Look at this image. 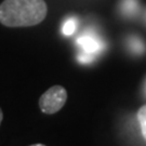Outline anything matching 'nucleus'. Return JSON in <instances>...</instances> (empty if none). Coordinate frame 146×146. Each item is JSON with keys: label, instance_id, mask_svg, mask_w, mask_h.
<instances>
[{"label": "nucleus", "instance_id": "f257e3e1", "mask_svg": "<svg viewBox=\"0 0 146 146\" xmlns=\"http://www.w3.org/2000/svg\"><path fill=\"white\" fill-rule=\"evenodd\" d=\"M44 0H3L0 23L7 27H28L41 23L47 16Z\"/></svg>", "mask_w": 146, "mask_h": 146}, {"label": "nucleus", "instance_id": "f03ea898", "mask_svg": "<svg viewBox=\"0 0 146 146\" xmlns=\"http://www.w3.org/2000/svg\"><path fill=\"white\" fill-rule=\"evenodd\" d=\"M67 101V91L62 86H53L49 88L39 99V107L42 113L52 115L58 113Z\"/></svg>", "mask_w": 146, "mask_h": 146}, {"label": "nucleus", "instance_id": "7ed1b4c3", "mask_svg": "<svg viewBox=\"0 0 146 146\" xmlns=\"http://www.w3.org/2000/svg\"><path fill=\"white\" fill-rule=\"evenodd\" d=\"M77 43H78V46L81 47L84 53L93 55V56L95 54H98L102 49L101 41L95 36L89 35V34L79 37L77 39Z\"/></svg>", "mask_w": 146, "mask_h": 146}, {"label": "nucleus", "instance_id": "20e7f679", "mask_svg": "<svg viewBox=\"0 0 146 146\" xmlns=\"http://www.w3.org/2000/svg\"><path fill=\"white\" fill-rule=\"evenodd\" d=\"M121 9L127 15H133L137 12V9H139L137 1L136 0H123Z\"/></svg>", "mask_w": 146, "mask_h": 146}, {"label": "nucleus", "instance_id": "39448f33", "mask_svg": "<svg viewBox=\"0 0 146 146\" xmlns=\"http://www.w3.org/2000/svg\"><path fill=\"white\" fill-rule=\"evenodd\" d=\"M77 20L75 19V17H69L67 19L66 21L64 22V24H63V28H62V31L63 34L65 35V36H70V35H73L75 31H76V28H77Z\"/></svg>", "mask_w": 146, "mask_h": 146}, {"label": "nucleus", "instance_id": "423d86ee", "mask_svg": "<svg viewBox=\"0 0 146 146\" xmlns=\"http://www.w3.org/2000/svg\"><path fill=\"white\" fill-rule=\"evenodd\" d=\"M137 120L142 129V134L146 140V105H143L137 111Z\"/></svg>", "mask_w": 146, "mask_h": 146}, {"label": "nucleus", "instance_id": "0eeeda50", "mask_svg": "<svg viewBox=\"0 0 146 146\" xmlns=\"http://www.w3.org/2000/svg\"><path fill=\"white\" fill-rule=\"evenodd\" d=\"M130 47L135 53H142L144 51V44L139 38H132L130 41Z\"/></svg>", "mask_w": 146, "mask_h": 146}, {"label": "nucleus", "instance_id": "6e6552de", "mask_svg": "<svg viewBox=\"0 0 146 146\" xmlns=\"http://www.w3.org/2000/svg\"><path fill=\"white\" fill-rule=\"evenodd\" d=\"M2 119H3V113H2V110L0 108V125H1V122H2Z\"/></svg>", "mask_w": 146, "mask_h": 146}, {"label": "nucleus", "instance_id": "1a4fd4ad", "mask_svg": "<svg viewBox=\"0 0 146 146\" xmlns=\"http://www.w3.org/2000/svg\"><path fill=\"white\" fill-rule=\"evenodd\" d=\"M31 146H46V145H43V144H34V145H31Z\"/></svg>", "mask_w": 146, "mask_h": 146}]
</instances>
